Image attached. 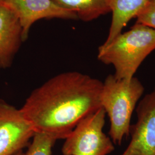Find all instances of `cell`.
I'll list each match as a JSON object with an SVG mask.
<instances>
[{"instance_id":"6da1fadb","label":"cell","mask_w":155,"mask_h":155,"mask_svg":"<svg viewBox=\"0 0 155 155\" xmlns=\"http://www.w3.org/2000/svg\"><path fill=\"white\" fill-rule=\"evenodd\" d=\"M102 85L81 72L61 73L35 89L20 109L35 132L66 139L83 118L102 107Z\"/></svg>"},{"instance_id":"7a4b0ae2","label":"cell","mask_w":155,"mask_h":155,"mask_svg":"<svg viewBox=\"0 0 155 155\" xmlns=\"http://www.w3.org/2000/svg\"><path fill=\"white\" fill-rule=\"evenodd\" d=\"M155 50V30L136 23L110 43L98 48V59L115 69L118 79L130 81L146 58Z\"/></svg>"},{"instance_id":"3957f363","label":"cell","mask_w":155,"mask_h":155,"mask_svg":"<svg viewBox=\"0 0 155 155\" xmlns=\"http://www.w3.org/2000/svg\"><path fill=\"white\" fill-rule=\"evenodd\" d=\"M144 87L137 78L118 79L113 74L106 78L101 94V104L110 122L109 134L114 144L121 145L130 135V121Z\"/></svg>"},{"instance_id":"277c9868","label":"cell","mask_w":155,"mask_h":155,"mask_svg":"<svg viewBox=\"0 0 155 155\" xmlns=\"http://www.w3.org/2000/svg\"><path fill=\"white\" fill-rule=\"evenodd\" d=\"M105 111L102 107L85 117L65 139L63 155H108L114 150L111 139L103 132Z\"/></svg>"},{"instance_id":"5b68a950","label":"cell","mask_w":155,"mask_h":155,"mask_svg":"<svg viewBox=\"0 0 155 155\" xmlns=\"http://www.w3.org/2000/svg\"><path fill=\"white\" fill-rule=\"evenodd\" d=\"M35 133L21 109L0 98V155H13L23 150Z\"/></svg>"},{"instance_id":"8992f818","label":"cell","mask_w":155,"mask_h":155,"mask_svg":"<svg viewBox=\"0 0 155 155\" xmlns=\"http://www.w3.org/2000/svg\"><path fill=\"white\" fill-rule=\"evenodd\" d=\"M136 111L130 141L121 155H155V87L140 101Z\"/></svg>"},{"instance_id":"52a82bcc","label":"cell","mask_w":155,"mask_h":155,"mask_svg":"<svg viewBox=\"0 0 155 155\" xmlns=\"http://www.w3.org/2000/svg\"><path fill=\"white\" fill-rule=\"evenodd\" d=\"M4 5L16 15L22 28L24 41L35 22L43 18L77 19L76 14L57 5L52 0H4Z\"/></svg>"},{"instance_id":"ba28073f","label":"cell","mask_w":155,"mask_h":155,"mask_svg":"<svg viewBox=\"0 0 155 155\" xmlns=\"http://www.w3.org/2000/svg\"><path fill=\"white\" fill-rule=\"evenodd\" d=\"M22 42V28L16 14L0 6V69L11 67Z\"/></svg>"},{"instance_id":"9c48e42d","label":"cell","mask_w":155,"mask_h":155,"mask_svg":"<svg viewBox=\"0 0 155 155\" xmlns=\"http://www.w3.org/2000/svg\"><path fill=\"white\" fill-rule=\"evenodd\" d=\"M150 0H110L112 18L109 34L104 45H106L122 32L128 22L136 18Z\"/></svg>"},{"instance_id":"30bf717a","label":"cell","mask_w":155,"mask_h":155,"mask_svg":"<svg viewBox=\"0 0 155 155\" xmlns=\"http://www.w3.org/2000/svg\"><path fill=\"white\" fill-rule=\"evenodd\" d=\"M61 8L89 22L111 12L110 0H52Z\"/></svg>"},{"instance_id":"8fae6325","label":"cell","mask_w":155,"mask_h":155,"mask_svg":"<svg viewBox=\"0 0 155 155\" xmlns=\"http://www.w3.org/2000/svg\"><path fill=\"white\" fill-rule=\"evenodd\" d=\"M57 140L55 136L48 133L35 132L24 155H51Z\"/></svg>"},{"instance_id":"7c38bea8","label":"cell","mask_w":155,"mask_h":155,"mask_svg":"<svg viewBox=\"0 0 155 155\" xmlns=\"http://www.w3.org/2000/svg\"><path fill=\"white\" fill-rule=\"evenodd\" d=\"M136 18V23L143 24L155 30V1L149 2Z\"/></svg>"},{"instance_id":"4fadbf2b","label":"cell","mask_w":155,"mask_h":155,"mask_svg":"<svg viewBox=\"0 0 155 155\" xmlns=\"http://www.w3.org/2000/svg\"><path fill=\"white\" fill-rule=\"evenodd\" d=\"M13 155H24V153L23 152V150H21V151H19L18 152L14 154Z\"/></svg>"},{"instance_id":"5bb4252c","label":"cell","mask_w":155,"mask_h":155,"mask_svg":"<svg viewBox=\"0 0 155 155\" xmlns=\"http://www.w3.org/2000/svg\"><path fill=\"white\" fill-rule=\"evenodd\" d=\"M152 1H155V0H150V2H152Z\"/></svg>"}]
</instances>
